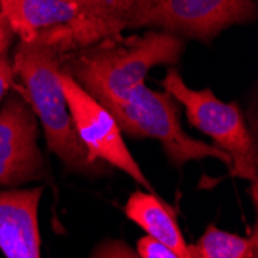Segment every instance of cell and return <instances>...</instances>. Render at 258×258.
I'll return each instance as SVG.
<instances>
[{"instance_id": "1", "label": "cell", "mask_w": 258, "mask_h": 258, "mask_svg": "<svg viewBox=\"0 0 258 258\" xmlns=\"http://www.w3.org/2000/svg\"><path fill=\"white\" fill-rule=\"evenodd\" d=\"M72 51L65 27L37 31L31 40H19L13 54V73L23 87L30 104L45 132L48 149L70 170L93 173L102 162L93 161L78 138L60 82L62 56Z\"/></svg>"}, {"instance_id": "2", "label": "cell", "mask_w": 258, "mask_h": 258, "mask_svg": "<svg viewBox=\"0 0 258 258\" xmlns=\"http://www.w3.org/2000/svg\"><path fill=\"white\" fill-rule=\"evenodd\" d=\"M184 48V39L164 31L119 36L63 54L60 70L99 104L124 102L153 67L175 65Z\"/></svg>"}, {"instance_id": "3", "label": "cell", "mask_w": 258, "mask_h": 258, "mask_svg": "<svg viewBox=\"0 0 258 258\" xmlns=\"http://www.w3.org/2000/svg\"><path fill=\"white\" fill-rule=\"evenodd\" d=\"M113 119L132 138L158 139L164 153L175 167H182L194 159L215 158L230 169V158L203 141L187 135L179 121V102L169 91H155L146 84L136 85L124 102L102 104Z\"/></svg>"}, {"instance_id": "4", "label": "cell", "mask_w": 258, "mask_h": 258, "mask_svg": "<svg viewBox=\"0 0 258 258\" xmlns=\"http://www.w3.org/2000/svg\"><path fill=\"white\" fill-rule=\"evenodd\" d=\"M161 84L179 105H184L189 122L212 138L215 147L230 158V175L252 182V198L256 203V144L238 104L220 101L210 88L187 87L175 67L167 70Z\"/></svg>"}, {"instance_id": "5", "label": "cell", "mask_w": 258, "mask_h": 258, "mask_svg": "<svg viewBox=\"0 0 258 258\" xmlns=\"http://www.w3.org/2000/svg\"><path fill=\"white\" fill-rule=\"evenodd\" d=\"M253 0H146L128 28H159L178 37L210 42L223 30L255 19Z\"/></svg>"}, {"instance_id": "6", "label": "cell", "mask_w": 258, "mask_h": 258, "mask_svg": "<svg viewBox=\"0 0 258 258\" xmlns=\"http://www.w3.org/2000/svg\"><path fill=\"white\" fill-rule=\"evenodd\" d=\"M60 82L78 138L90 158L122 170L147 192H153L152 184L132 156L122 138V132L110 111L95 98H91L68 75L60 73Z\"/></svg>"}, {"instance_id": "7", "label": "cell", "mask_w": 258, "mask_h": 258, "mask_svg": "<svg viewBox=\"0 0 258 258\" xmlns=\"http://www.w3.org/2000/svg\"><path fill=\"white\" fill-rule=\"evenodd\" d=\"M37 118L19 90L4 98L0 107V189H16L46 175L37 146Z\"/></svg>"}, {"instance_id": "8", "label": "cell", "mask_w": 258, "mask_h": 258, "mask_svg": "<svg viewBox=\"0 0 258 258\" xmlns=\"http://www.w3.org/2000/svg\"><path fill=\"white\" fill-rule=\"evenodd\" d=\"M79 8L81 17L65 27L72 48L79 50L105 39L119 37L146 0H67Z\"/></svg>"}, {"instance_id": "9", "label": "cell", "mask_w": 258, "mask_h": 258, "mask_svg": "<svg viewBox=\"0 0 258 258\" xmlns=\"http://www.w3.org/2000/svg\"><path fill=\"white\" fill-rule=\"evenodd\" d=\"M0 13L19 40H31L37 31L54 27L70 28L81 17L79 8L67 0H0Z\"/></svg>"}, {"instance_id": "10", "label": "cell", "mask_w": 258, "mask_h": 258, "mask_svg": "<svg viewBox=\"0 0 258 258\" xmlns=\"http://www.w3.org/2000/svg\"><path fill=\"white\" fill-rule=\"evenodd\" d=\"M125 215L143 227L149 237L172 249L179 258H192L175 210L166 201L152 192H135L125 204Z\"/></svg>"}, {"instance_id": "11", "label": "cell", "mask_w": 258, "mask_h": 258, "mask_svg": "<svg viewBox=\"0 0 258 258\" xmlns=\"http://www.w3.org/2000/svg\"><path fill=\"white\" fill-rule=\"evenodd\" d=\"M192 258H258V232L250 237L229 233L210 224L197 243L189 244Z\"/></svg>"}, {"instance_id": "12", "label": "cell", "mask_w": 258, "mask_h": 258, "mask_svg": "<svg viewBox=\"0 0 258 258\" xmlns=\"http://www.w3.org/2000/svg\"><path fill=\"white\" fill-rule=\"evenodd\" d=\"M14 33L5 16L0 19V101H4L8 90L14 85L13 63L10 59V46L14 39Z\"/></svg>"}, {"instance_id": "13", "label": "cell", "mask_w": 258, "mask_h": 258, "mask_svg": "<svg viewBox=\"0 0 258 258\" xmlns=\"http://www.w3.org/2000/svg\"><path fill=\"white\" fill-rule=\"evenodd\" d=\"M90 258H141V256L136 252H133L125 243L119 240H108L93 250Z\"/></svg>"}, {"instance_id": "14", "label": "cell", "mask_w": 258, "mask_h": 258, "mask_svg": "<svg viewBox=\"0 0 258 258\" xmlns=\"http://www.w3.org/2000/svg\"><path fill=\"white\" fill-rule=\"evenodd\" d=\"M138 255L141 258H179L172 249L162 243L153 240L152 237H143L136 244Z\"/></svg>"}, {"instance_id": "15", "label": "cell", "mask_w": 258, "mask_h": 258, "mask_svg": "<svg viewBox=\"0 0 258 258\" xmlns=\"http://www.w3.org/2000/svg\"><path fill=\"white\" fill-rule=\"evenodd\" d=\"M2 17H4V14H2V13H0V19H2Z\"/></svg>"}]
</instances>
